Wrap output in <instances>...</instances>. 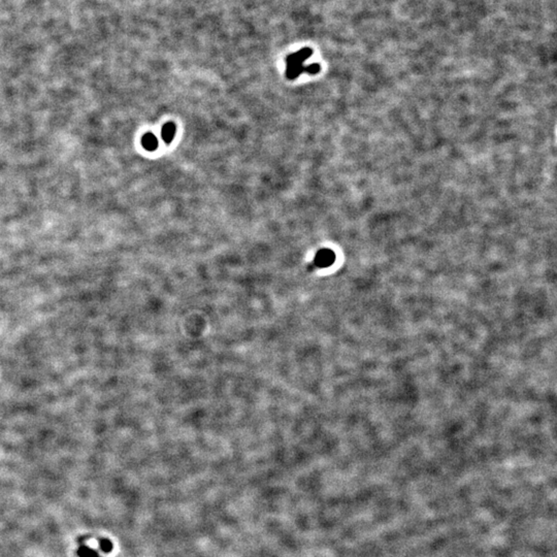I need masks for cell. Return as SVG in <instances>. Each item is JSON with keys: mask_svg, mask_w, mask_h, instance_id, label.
I'll return each instance as SVG.
<instances>
[{"mask_svg": "<svg viewBox=\"0 0 557 557\" xmlns=\"http://www.w3.org/2000/svg\"><path fill=\"white\" fill-rule=\"evenodd\" d=\"M320 71V65L317 63H313L308 66H305V72L309 74H316Z\"/></svg>", "mask_w": 557, "mask_h": 557, "instance_id": "52a82bcc", "label": "cell"}, {"mask_svg": "<svg viewBox=\"0 0 557 557\" xmlns=\"http://www.w3.org/2000/svg\"><path fill=\"white\" fill-rule=\"evenodd\" d=\"M335 260V255L330 250H321L317 253L315 261L319 266H328Z\"/></svg>", "mask_w": 557, "mask_h": 557, "instance_id": "7a4b0ae2", "label": "cell"}, {"mask_svg": "<svg viewBox=\"0 0 557 557\" xmlns=\"http://www.w3.org/2000/svg\"><path fill=\"white\" fill-rule=\"evenodd\" d=\"M99 547L105 553H110L113 551V543L109 539H100L99 540Z\"/></svg>", "mask_w": 557, "mask_h": 557, "instance_id": "8992f818", "label": "cell"}, {"mask_svg": "<svg viewBox=\"0 0 557 557\" xmlns=\"http://www.w3.org/2000/svg\"><path fill=\"white\" fill-rule=\"evenodd\" d=\"M76 553L79 557H100V555L98 554V552L95 549H92V548H90L88 546H85V545L81 546L77 549Z\"/></svg>", "mask_w": 557, "mask_h": 557, "instance_id": "5b68a950", "label": "cell"}, {"mask_svg": "<svg viewBox=\"0 0 557 557\" xmlns=\"http://www.w3.org/2000/svg\"><path fill=\"white\" fill-rule=\"evenodd\" d=\"M141 144L142 147L146 149L147 151H155L158 147V139L156 138V136L153 134V133H146L142 138H141Z\"/></svg>", "mask_w": 557, "mask_h": 557, "instance_id": "3957f363", "label": "cell"}, {"mask_svg": "<svg viewBox=\"0 0 557 557\" xmlns=\"http://www.w3.org/2000/svg\"><path fill=\"white\" fill-rule=\"evenodd\" d=\"M313 50L309 48H303L296 53L290 54L286 58V76L288 79H295L302 72H305V66L303 62L312 56Z\"/></svg>", "mask_w": 557, "mask_h": 557, "instance_id": "6da1fadb", "label": "cell"}, {"mask_svg": "<svg viewBox=\"0 0 557 557\" xmlns=\"http://www.w3.org/2000/svg\"><path fill=\"white\" fill-rule=\"evenodd\" d=\"M175 134H176V125L174 123L169 122L162 127L161 136H162V139L167 143H171L173 141Z\"/></svg>", "mask_w": 557, "mask_h": 557, "instance_id": "277c9868", "label": "cell"}]
</instances>
